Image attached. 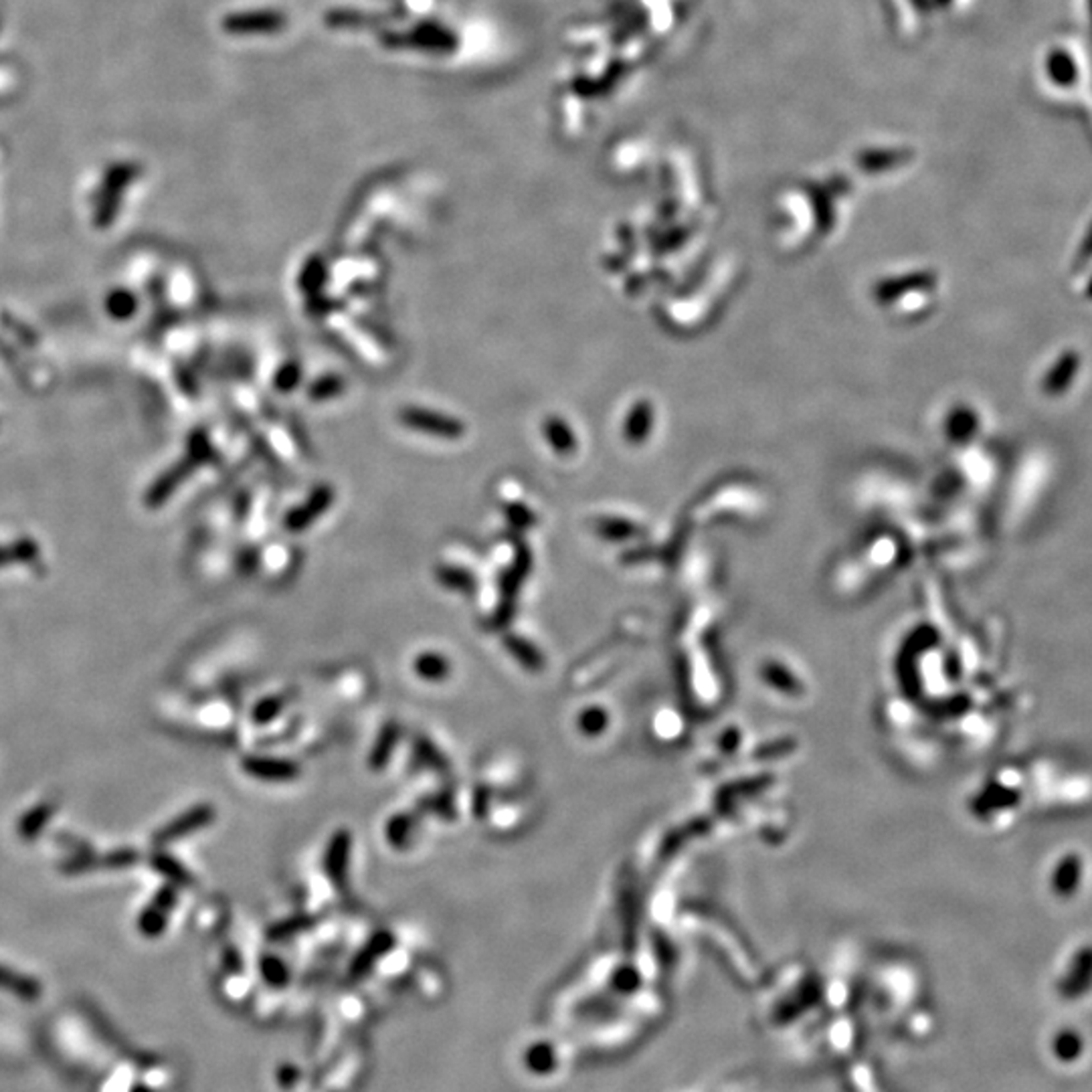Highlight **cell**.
I'll use <instances>...</instances> for the list:
<instances>
[{
	"instance_id": "1",
	"label": "cell",
	"mask_w": 1092,
	"mask_h": 1092,
	"mask_svg": "<svg viewBox=\"0 0 1092 1092\" xmlns=\"http://www.w3.org/2000/svg\"><path fill=\"white\" fill-rule=\"evenodd\" d=\"M209 455H211V447L209 443H206L205 436H193V439H190L189 455H186L183 462L173 465L167 474H162L156 481H154L152 488L148 490L146 496H144V504H146L148 508H158V506H162L164 502L170 498V494H173V491L178 488V486L183 484V481L189 478V475L193 474L200 464L209 459Z\"/></svg>"
},
{
	"instance_id": "2",
	"label": "cell",
	"mask_w": 1092,
	"mask_h": 1092,
	"mask_svg": "<svg viewBox=\"0 0 1092 1092\" xmlns=\"http://www.w3.org/2000/svg\"><path fill=\"white\" fill-rule=\"evenodd\" d=\"M217 811L213 805L209 804H200L190 807L189 811L180 814L178 817H174L173 821H168L162 830H158L154 833V843L156 846H167V843H173L180 837L190 836V833L205 830L206 826H211L215 821Z\"/></svg>"
},
{
	"instance_id": "3",
	"label": "cell",
	"mask_w": 1092,
	"mask_h": 1092,
	"mask_svg": "<svg viewBox=\"0 0 1092 1092\" xmlns=\"http://www.w3.org/2000/svg\"><path fill=\"white\" fill-rule=\"evenodd\" d=\"M528 567H530V557H528V552H520V555L516 557V561L512 562V567L504 573V577H502L500 603L494 613V621L498 628H506V625L512 621V617H514L516 595H519L520 583L522 579H524V574L528 573Z\"/></svg>"
},
{
	"instance_id": "4",
	"label": "cell",
	"mask_w": 1092,
	"mask_h": 1092,
	"mask_svg": "<svg viewBox=\"0 0 1092 1092\" xmlns=\"http://www.w3.org/2000/svg\"><path fill=\"white\" fill-rule=\"evenodd\" d=\"M178 903V888L174 884H164L162 888L154 894V898L150 900V904L146 908L142 910L138 919V926L144 935L148 936H156L167 929V920L168 914L173 913V908Z\"/></svg>"
},
{
	"instance_id": "5",
	"label": "cell",
	"mask_w": 1092,
	"mask_h": 1092,
	"mask_svg": "<svg viewBox=\"0 0 1092 1092\" xmlns=\"http://www.w3.org/2000/svg\"><path fill=\"white\" fill-rule=\"evenodd\" d=\"M350 848L352 836L348 830H338L330 837L328 848L324 853V872L330 882L343 892L346 888V878H348V864H350Z\"/></svg>"
},
{
	"instance_id": "6",
	"label": "cell",
	"mask_w": 1092,
	"mask_h": 1092,
	"mask_svg": "<svg viewBox=\"0 0 1092 1092\" xmlns=\"http://www.w3.org/2000/svg\"><path fill=\"white\" fill-rule=\"evenodd\" d=\"M241 767L253 779L269 781V783H289L299 775L296 760L279 757H245Z\"/></svg>"
},
{
	"instance_id": "7",
	"label": "cell",
	"mask_w": 1092,
	"mask_h": 1092,
	"mask_svg": "<svg viewBox=\"0 0 1092 1092\" xmlns=\"http://www.w3.org/2000/svg\"><path fill=\"white\" fill-rule=\"evenodd\" d=\"M403 423L413 429H419V431H427V433H437V436H445V437H459L464 433V427L459 425L455 419L437 415V413L431 411H423V409H405L401 413Z\"/></svg>"
},
{
	"instance_id": "8",
	"label": "cell",
	"mask_w": 1092,
	"mask_h": 1092,
	"mask_svg": "<svg viewBox=\"0 0 1092 1092\" xmlns=\"http://www.w3.org/2000/svg\"><path fill=\"white\" fill-rule=\"evenodd\" d=\"M398 738H401V727L397 722H389L382 727V731L376 737L372 750L369 755V767L375 771H382L389 765V760L395 753Z\"/></svg>"
},
{
	"instance_id": "9",
	"label": "cell",
	"mask_w": 1092,
	"mask_h": 1092,
	"mask_svg": "<svg viewBox=\"0 0 1092 1092\" xmlns=\"http://www.w3.org/2000/svg\"><path fill=\"white\" fill-rule=\"evenodd\" d=\"M150 866H152L160 876L167 878L168 884H174L176 888H186L195 884L193 874L186 870L183 864L174 860V858L167 852H154L152 856H150Z\"/></svg>"
},
{
	"instance_id": "10",
	"label": "cell",
	"mask_w": 1092,
	"mask_h": 1092,
	"mask_svg": "<svg viewBox=\"0 0 1092 1092\" xmlns=\"http://www.w3.org/2000/svg\"><path fill=\"white\" fill-rule=\"evenodd\" d=\"M417 830V817L413 814H397L387 821L385 837L395 850H405L413 842Z\"/></svg>"
},
{
	"instance_id": "11",
	"label": "cell",
	"mask_w": 1092,
	"mask_h": 1092,
	"mask_svg": "<svg viewBox=\"0 0 1092 1092\" xmlns=\"http://www.w3.org/2000/svg\"><path fill=\"white\" fill-rule=\"evenodd\" d=\"M504 645H506V650H508V654L514 657L516 661H520V664L524 666L526 670L538 672V670H542V666H545V660H542L541 651H538L535 645L530 644V641H526L524 638H520V635L508 634L504 638Z\"/></svg>"
},
{
	"instance_id": "12",
	"label": "cell",
	"mask_w": 1092,
	"mask_h": 1092,
	"mask_svg": "<svg viewBox=\"0 0 1092 1092\" xmlns=\"http://www.w3.org/2000/svg\"><path fill=\"white\" fill-rule=\"evenodd\" d=\"M413 667H415V674L427 682H443L449 676V672H452L447 657L436 654V651H427V654L417 656L415 661H413Z\"/></svg>"
},
{
	"instance_id": "13",
	"label": "cell",
	"mask_w": 1092,
	"mask_h": 1092,
	"mask_svg": "<svg viewBox=\"0 0 1092 1092\" xmlns=\"http://www.w3.org/2000/svg\"><path fill=\"white\" fill-rule=\"evenodd\" d=\"M53 814H55L53 804H41L37 807H33V809L20 817L19 836L23 837V840H35V837L43 831V827L47 826V821L53 817Z\"/></svg>"
},
{
	"instance_id": "14",
	"label": "cell",
	"mask_w": 1092,
	"mask_h": 1092,
	"mask_svg": "<svg viewBox=\"0 0 1092 1092\" xmlns=\"http://www.w3.org/2000/svg\"><path fill=\"white\" fill-rule=\"evenodd\" d=\"M39 557V545L30 538H20L17 542L0 546V567L13 565V562H30Z\"/></svg>"
},
{
	"instance_id": "15",
	"label": "cell",
	"mask_w": 1092,
	"mask_h": 1092,
	"mask_svg": "<svg viewBox=\"0 0 1092 1092\" xmlns=\"http://www.w3.org/2000/svg\"><path fill=\"white\" fill-rule=\"evenodd\" d=\"M413 753H415L417 760L425 767L439 771V773H447L449 771V763L445 759V755L439 750L436 744L429 741L427 737H415L413 741Z\"/></svg>"
},
{
	"instance_id": "16",
	"label": "cell",
	"mask_w": 1092,
	"mask_h": 1092,
	"mask_svg": "<svg viewBox=\"0 0 1092 1092\" xmlns=\"http://www.w3.org/2000/svg\"><path fill=\"white\" fill-rule=\"evenodd\" d=\"M106 310L112 318L128 320L138 312V298L134 296L130 289H113L110 296L106 298Z\"/></svg>"
},
{
	"instance_id": "17",
	"label": "cell",
	"mask_w": 1092,
	"mask_h": 1092,
	"mask_svg": "<svg viewBox=\"0 0 1092 1092\" xmlns=\"http://www.w3.org/2000/svg\"><path fill=\"white\" fill-rule=\"evenodd\" d=\"M439 581H442L445 587L455 589V591L462 593H472L475 589V579L469 573L462 571V568H453V567H443L437 571Z\"/></svg>"
},
{
	"instance_id": "18",
	"label": "cell",
	"mask_w": 1092,
	"mask_h": 1092,
	"mask_svg": "<svg viewBox=\"0 0 1092 1092\" xmlns=\"http://www.w3.org/2000/svg\"><path fill=\"white\" fill-rule=\"evenodd\" d=\"M286 704H288L286 696L263 698V700L257 702L255 708H253V712H251L253 721H255L257 724H267V722L276 721L279 714L283 712Z\"/></svg>"
},
{
	"instance_id": "19",
	"label": "cell",
	"mask_w": 1092,
	"mask_h": 1092,
	"mask_svg": "<svg viewBox=\"0 0 1092 1092\" xmlns=\"http://www.w3.org/2000/svg\"><path fill=\"white\" fill-rule=\"evenodd\" d=\"M140 853L132 848H120V850L106 853V856H97V868H112V870H120V868H130L134 864H138Z\"/></svg>"
},
{
	"instance_id": "20",
	"label": "cell",
	"mask_w": 1092,
	"mask_h": 1092,
	"mask_svg": "<svg viewBox=\"0 0 1092 1092\" xmlns=\"http://www.w3.org/2000/svg\"><path fill=\"white\" fill-rule=\"evenodd\" d=\"M419 805H421V809L427 811V814L439 815L443 817V820H453L455 817V804L449 793H436L431 797H425Z\"/></svg>"
},
{
	"instance_id": "21",
	"label": "cell",
	"mask_w": 1092,
	"mask_h": 1092,
	"mask_svg": "<svg viewBox=\"0 0 1092 1092\" xmlns=\"http://www.w3.org/2000/svg\"><path fill=\"white\" fill-rule=\"evenodd\" d=\"M310 925H312V919L310 917H296V919L283 920V923H279L277 926H273V929L269 930V936H273V941L288 939L289 935H296L299 930L308 929Z\"/></svg>"
},
{
	"instance_id": "22",
	"label": "cell",
	"mask_w": 1092,
	"mask_h": 1092,
	"mask_svg": "<svg viewBox=\"0 0 1092 1092\" xmlns=\"http://www.w3.org/2000/svg\"><path fill=\"white\" fill-rule=\"evenodd\" d=\"M490 804H491V791L488 789V787H480V789L475 791V795L472 799L474 815L478 817V820H484V817L488 815V811H490Z\"/></svg>"
}]
</instances>
